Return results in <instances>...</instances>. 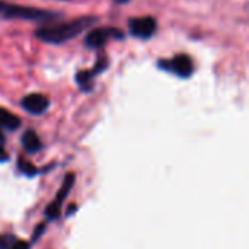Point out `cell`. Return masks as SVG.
<instances>
[{
  "instance_id": "277c9868",
  "label": "cell",
  "mask_w": 249,
  "mask_h": 249,
  "mask_svg": "<svg viewBox=\"0 0 249 249\" xmlns=\"http://www.w3.org/2000/svg\"><path fill=\"white\" fill-rule=\"evenodd\" d=\"M125 34L117 26H98L90 29L85 36V45L90 50H101L109 39H124Z\"/></svg>"
},
{
  "instance_id": "52a82bcc",
  "label": "cell",
  "mask_w": 249,
  "mask_h": 249,
  "mask_svg": "<svg viewBox=\"0 0 249 249\" xmlns=\"http://www.w3.org/2000/svg\"><path fill=\"white\" fill-rule=\"evenodd\" d=\"M73 185H74V175H73V174H67L66 178H64V182H63V185H61V188H60L57 197H55V200H54V201L47 207V210H45V216H47L48 220H55V219L60 216L61 204H63V201L66 200V197L69 196V193H70V190H71Z\"/></svg>"
},
{
  "instance_id": "6da1fadb",
  "label": "cell",
  "mask_w": 249,
  "mask_h": 249,
  "mask_svg": "<svg viewBox=\"0 0 249 249\" xmlns=\"http://www.w3.org/2000/svg\"><path fill=\"white\" fill-rule=\"evenodd\" d=\"M99 22V16L95 15H85L79 16L76 19H71L69 22H60V23H47L35 29V36L47 44L51 45H60L64 44L85 31L90 29Z\"/></svg>"
},
{
  "instance_id": "2e32d148",
  "label": "cell",
  "mask_w": 249,
  "mask_h": 249,
  "mask_svg": "<svg viewBox=\"0 0 249 249\" xmlns=\"http://www.w3.org/2000/svg\"><path fill=\"white\" fill-rule=\"evenodd\" d=\"M57 1H70V0H57Z\"/></svg>"
},
{
  "instance_id": "5b68a950",
  "label": "cell",
  "mask_w": 249,
  "mask_h": 249,
  "mask_svg": "<svg viewBox=\"0 0 249 249\" xmlns=\"http://www.w3.org/2000/svg\"><path fill=\"white\" fill-rule=\"evenodd\" d=\"M108 67H109V58L105 53H101L90 70H79L74 74V80L80 88V90L90 92L95 86V77L107 71Z\"/></svg>"
},
{
  "instance_id": "5bb4252c",
  "label": "cell",
  "mask_w": 249,
  "mask_h": 249,
  "mask_svg": "<svg viewBox=\"0 0 249 249\" xmlns=\"http://www.w3.org/2000/svg\"><path fill=\"white\" fill-rule=\"evenodd\" d=\"M10 249H29V244L25 241H15Z\"/></svg>"
},
{
  "instance_id": "9a60e30c",
  "label": "cell",
  "mask_w": 249,
  "mask_h": 249,
  "mask_svg": "<svg viewBox=\"0 0 249 249\" xmlns=\"http://www.w3.org/2000/svg\"><path fill=\"white\" fill-rule=\"evenodd\" d=\"M117 4H127V3H130L131 0H114Z\"/></svg>"
},
{
  "instance_id": "4fadbf2b",
  "label": "cell",
  "mask_w": 249,
  "mask_h": 249,
  "mask_svg": "<svg viewBox=\"0 0 249 249\" xmlns=\"http://www.w3.org/2000/svg\"><path fill=\"white\" fill-rule=\"evenodd\" d=\"M13 242V236H0V249H10Z\"/></svg>"
},
{
  "instance_id": "9c48e42d",
  "label": "cell",
  "mask_w": 249,
  "mask_h": 249,
  "mask_svg": "<svg viewBox=\"0 0 249 249\" xmlns=\"http://www.w3.org/2000/svg\"><path fill=\"white\" fill-rule=\"evenodd\" d=\"M22 121L18 115L10 112L6 108H0V130L3 131H16L20 127Z\"/></svg>"
},
{
  "instance_id": "ba28073f",
  "label": "cell",
  "mask_w": 249,
  "mask_h": 249,
  "mask_svg": "<svg viewBox=\"0 0 249 249\" xmlns=\"http://www.w3.org/2000/svg\"><path fill=\"white\" fill-rule=\"evenodd\" d=\"M20 105L26 112L32 115H41L50 108V99L42 93H29L22 98Z\"/></svg>"
},
{
  "instance_id": "7a4b0ae2",
  "label": "cell",
  "mask_w": 249,
  "mask_h": 249,
  "mask_svg": "<svg viewBox=\"0 0 249 249\" xmlns=\"http://www.w3.org/2000/svg\"><path fill=\"white\" fill-rule=\"evenodd\" d=\"M0 18H3V19H22V20H31V22H36L41 25H47L50 22L53 23V22H57L58 19H63L64 13L0 0Z\"/></svg>"
},
{
  "instance_id": "3957f363",
  "label": "cell",
  "mask_w": 249,
  "mask_h": 249,
  "mask_svg": "<svg viewBox=\"0 0 249 249\" xmlns=\"http://www.w3.org/2000/svg\"><path fill=\"white\" fill-rule=\"evenodd\" d=\"M158 69L179 79H190L194 74V61L188 54H177L172 58H159Z\"/></svg>"
},
{
  "instance_id": "30bf717a",
  "label": "cell",
  "mask_w": 249,
  "mask_h": 249,
  "mask_svg": "<svg viewBox=\"0 0 249 249\" xmlns=\"http://www.w3.org/2000/svg\"><path fill=\"white\" fill-rule=\"evenodd\" d=\"M20 142H22V146H23L25 152L29 153V155H34V153L39 152L41 147H42L41 139L38 137V134H36L34 130H26V131L22 134Z\"/></svg>"
},
{
  "instance_id": "8fae6325",
  "label": "cell",
  "mask_w": 249,
  "mask_h": 249,
  "mask_svg": "<svg viewBox=\"0 0 249 249\" xmlns=\"http://www.w3.org/2000/svg\"><path fill=\"white\" fill-rule=\"evenodd\" d=\"M18 168H19V171L25 175V177H28V178H32V177H35L39 171L32 165V163H29L28 160H25V159H19V162H18Z\"/></svg>"
},
{
  "instance_id": "8992f818",
  "label": "cell",
  "mask_w": 249,
  "mask_h": 249,
  "mask_svg": "<svg viewBox=\"0 0 249 249\" xmlns=\"http://www.w3.org/2000/svg\"><path fill=\"white\" fill-rule=\"evenodd\" d=\"M158 31V22L153 16H139L128 20V34L139 39H150Z\"/></svg>"
},
{
  "instance_id": "7c38bea8",
  "label": "cell",
  "mask_w": 249,
  "mask_h": 249,
  "mask_svg": "<svg viewBox=\"0 0 249 249\" xmlns=\"http://www.w3.org/2000/svg\"><path fill=\"white\" fill-rule=\"evenodd\" d=\"M9 160V153L6 152V137L3 131L0 130V163Z\"/></svg>"
}]
</instances>
